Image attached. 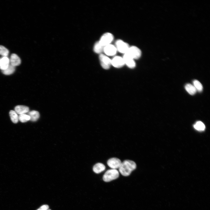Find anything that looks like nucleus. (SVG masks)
Masks as SVG:
<instances>
[{
	"mask_svg": "<svg viewBox=\"0 0 210 210\" xmlns=\"http://www.w3.org/2000/svg\"><path fill=\"white\" fill-rule=\"evenodd\" d=\"M136 168V164L133 161L126 160L122 163L119 168L120 173L123 176H129Z\"/></svg>",
	"mask_w": 210,
	"mask_h": 210,
	"instance_id": "f257e3e1",
	"label": "nucleus"
},
{
	"mask_svg": "<svg viewBox=\"0 0 210 210\" xmlns=\"http://www.w3.org/2000/svg\"><path fill=\"white\" fill-rule=\"evenodd\" d=\"M119 176V173L117 169L108 170L104 174L103 179L104 181L109 182L117 179Z\"/></svg>",
	"mask_w": 210,
	"mask_h": 210,
	"instance_id": "f03ea898",
	"label": "nucleus"
},
{
	"mask_svg": "<svg viewBox=\"0 0 210 210\" xmlns=\"http://www.w3.org/2000/svg\"><path fill=\"white\" fill-rule=\"evenodd\" d=\"M126 53L134 60L139 59L142 55V52L137 47L134 46L129 47Z\"/></svg>",
	"mask_w": 210,
	"mask_h": 210,
	"instance_id": "7ed1b4c3",
	"label": "nucleus"
},
{
	"mask_svg": "<svg viewBox=\"0 0 210 210\" xmlns=\"http://www.w3.org/2000/svg\"><path fill=\"white\" fill-rule=\"evenodd\" d=\"M114 39L113 35L109 32L104 34L99 41L100 44L104 47L111 44Z\"/></svg>",
	"mask_w": 210,
	"mask_h": 210,
	"instance_id": "20e7f679",
	"label": "nucleus"
},
{
	"mask_svg": "<svg viewBox=\"0 0 210 210\" xmlns=\"http://www.w3.org/2000/svg\"><path fill=\"white\" fill-rule=\"evenodd\" d=\"M99 60L102 68L105 70H108L112 65V60L108 56L102 54H100Z\"/></svg>",
	"mask_w": 210,
	"mask_h": 210,
	"instance_id": "39448f33",
	"label": "nucleus"
},
{
	"mask_svg": "<svg viewBox=\"0 0 210 210\" xmlns=\"http://www.w3.org/2000/svg\"><path fill=\"white\" fill-rule=\"evenodd\" d=\"M115 46L117 50L124 54L126 53L130 47L127 43L120 39L116 41Z\"/></svg>",
	"mask_w": 210,
	"mask_h": 210,
	"instance_id": "423d86ee",
	"label": "nucleus"
},
{
	"mask_svg": "<svg viewBox=\"0 0 210 210\" xmlns=\"http://www.w3.org/2000/svg\"><path fill=\"white\" fill-rule=\"evenodd\" d=\"M117 51L116 46L111 44L104 47L103 52L107 56H112L115 55Z\"/></svg>",
	"mask_w": 210,
	"mask_h": 210,
	"instance_id": "0eeeda50",
	"label": "nucleus"
},
{
	"mask_svg": "<svg viewBox=\"0 0 210 210\" xmlns=\"http://www.w3.org/2000/svg\"><path fill=\"white\" fill-rule=\"evenodd\" d=\"M121 161L116 158H113L109 159L107 162L108 166L112 169H119L122 164Z\"/></svg>",
	"mask_w": 210,
	"mask_h": 210,
	"instance_id": "6e6552de",
	"label": "nucleus"
},
{
	"mask_svg": "<svg viewBox=\"0 0 210 210\" xmlns=\"http://www.w3.org/2000/svg\"><path fill=\"white\" fill-rule=\"evenodd\" d=\"M125 64L123 58L120 57L116 56L114 57L112 60V65L116 68H121Z\"/></svg>",
	"mask_w": 210,
	"mask_h": 210,
	"instance_id": "1a4fd4ad",
	"label": "nucleus"
},
{
	"mask_svg": "<svg viewBox=\"0 0 210 210\" xmlns=\"http://www.w3.org/2000/svg\"><path fill=\"white\" fill-rule=\"evenodd\" d=\"M123 58L125 64L130 68H133L136 66L134 60L130 57L127 54H124Z\"/></svg>",
	"mask_w": 210,
	"mask_h": 210,
	"instance_id": "9d476101",
	"label": "nucleus"
},
{
	"mask_svg": "<svg viewBox=\"0 0 210 210\" xmlns=\"http://www.w3.org/2000/svg\"><path fill=\"white\" fill-rule=\"evenodd\" d=\"M10 64V59L8 57L0 58V69L2 71L7 69Z\"/></svg>",
	"mask_w": 210,
	"mask_h": 210,
	"instance_id": "9b49d317",
	"label": "nucleus"
},
{
	"mask_svg": "<svg viewBox=\"0 0 210 210\" xmlns=\"http://www.w3.org/2000/svg\"><path fill=\"white\" fill-rule=\"evenodd\" d=\"M10 60V64L15 67L19 66L21 63L20 58L15 54H13L11 55Z\"/></svg>",
	"mask_w": 210,
	"mask_h": 210,
	"instance_id": "f8f14e48",
	"label": "nucleus"
},
{
	"mask_svg": "<svg viewBox=\"0 0 210 210\" xmlns=\"http://www.w3.org/2000/svg\"><path fill=\"white\" fill-rule=\"evenodd\" d=\"M15 112L19 115L25 114L29 112V109L28 107L23 106H18L15 108Z\"/></svg>",
	"mask_w": 210,
	"mask_h": 210,
	"instance_id": "ddd939ff",
	"label": "nucleus"
},
{
	"mask_svg": "<svg viewBox=\"0 0 210 210\" xmlns=\"http://www.w3.org/2000/svg\"><path fill=\"white\" fill-rule=\"evenodd\" d=\"M106 166L102 164L98 163L95 165L93 167V171L97 174L99 173L106 169Z\"/></svg>",
	"mask_w": 210,
	"mask_h": 210,
	"instance_id": "4468645a",
	"label": "nucleus"
},
{
	"mask_svg": "<svg viewBox=\"0 0 210 210\" xmlns=\"http://www.w3.org/2000/svg\"><path fill=\"white\" fill-rule=\"evenodd\" d=\"M28 115L30 117V120L34 122L37 121L40 117L39 113L37 111H34L29 112Z\"/></svg>",
	"mask_w": 210,
	"mask_h": 210,
	"instance_id": "2eb2a0df",
	"label": "nucleus"
},
{
	"mask_svg": "<svg viewBox=\"0 0 210 210\" xmlns=\"http://www.w3.org/2000/svg\"><path fill=\"white\" fill-rule=\"evenodd\" d=\"M104 47L100 44L99 41H98L95 44L93 50L95 53L101 54H102V52H103Z\"/></svg>",
	"mask_w": 210,
	"mask_h": 210,
	"instance_id": "dca6fc26",
	"label": "nucleus"
},
{
	"mask_svg": "<svg viewBox=\"0 0 210 210\" xmlns=\"http://www.w3.org/2000/svg\"><path fill=\"white\" fill-rule=\"evenodd\" d=\"M185 88L189 93L192 95H194L197 91L194 86L190 84L186 85Z\"/></svg>",
	"mask_w": 210,
	"mask_h": 210,
	"instance_id": "f3484780",
	"label": "nucleus"
},
{
	"mask_svg": "<svg viewBox=\"0 0 210 210\" xmlns=\"http://www.w3.org/2000/svg\"><path fill=\"white\" fill-rule=\"evenodd\" d=\"M15 70V67L10 64L6 70H2L3 73L6 75H10L13 74Z\"/></svg>",
	"mask_w": 210,
	"mask_h": 210,
	"instance_id": "a211bd4d",
	"label": "nucleus"
},
{
	"mask_svg": "<svg viewBox=\"0 0 210 210\" xmlns=\"http://www.w3.org/2000/svg\"><path fill=\"white\" fill-rule=\"evenodd\" d=\"M10 115L12 122L15 124L19 122V116L17 113L14 111H11Z\"/></svg>",
	"mask_w": 210,
	"mask_h": 210,
	"instance_id": "6ab92c4d",
	"label": "nucleus"
},
{
	"mask_svg": "<svg viewBox=\"0 0 210 210\" xmlns=\"http://www.w3.org/2000/svg\"><path fill=\"white\" fill-rule=\"evenodd\" d=\"M8 50L3 46L0 45V55L3 57H7L9 54Z\"/></svg>",
	"mask_w": 210,
	"mask_h": 210,
	"instance_id": "aec40b11",
	"label": "nucleus"
},
{
	"mask_svg": "<svg viewBox=\"0 0 210 210\" xmlns=\"http://www.w3.org/2000/svg\"><path fill=\"white\" fill-rule=\"evenodd\" d=\"M194 127L196 130L200 131H203L205 128L204 125L200 121L197 122L194 125Z\"/></svg>",
	"mask_w": 210,
	"mask_h": 210,
	"instance_id": "412c9836",
	"label": "nucleus"
},
{
	"mask_svg": "<svg viewBox=\"0 0 210 210\" xmlns=\"http://www.w3.org/2000/svg\"><path fill=\"white\" fill-rule=\"evenodd\" d=\"M19 120L22 123H25L30 120V116L26 114H23L19 115Z\"/></svg>",
	"mask_w": 210,
	"mask_h": 210,
	"instance_id": "4be33fe9",
	"label": "nucleus"
},
{
	"mask_svg": "<svg viewBox=\"0 0 210 210\" xmlns=\"http://www.w3.org/2000/svg\"><path fill=\"white\" fill-rule=\"evenodd\" d=\"M193 85L196 88L197 91L201 92L202 90V86L199 81L197 80H194L193 81Z\"/></svg>",
	"mask_w": 210,
	"mask_h": 210,
	"instance_id": "5701e85b",
	"label": "nucleus"
},
{
	"mask_svg": "<svg viewBox=\"0 0 210 210\" xmlns=\"http://www.w3.org/2000/svg\"><path fill=\"white\" fill-rule=\"evenodd\" d=\"M49 207L48 205H44L41 206L37 210H47L49 209Z\"/></svg>",
	"mask_w": 210,
	"mask_h": 210,
	"instance_id": "b1692460",
	"label": "nucleus"
},
{
	"mask_svg": "<svg viewBox=\"0 0 210 210\" xmlns=\"http://www.w3.org/2000/svg\"><path fill=\"white\" fill-rule=\"evenodd\" d=\"M51 210V209H48V210Z\"/></svg>",
	"mask_w": 210,
	"mask_h": 210,
	"instance_id": "393cba45",
	"label": "nucleus"
}]
</instances>
